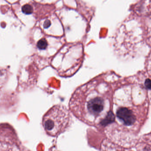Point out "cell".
Segmentation results:
<instances>
[{
  "mask_svg": "<svg viewBox=\"0 0 151 151\" xmlns=\"http://www.w3.org/2000/svg\"><path fill=\"white\" fill-rule=\"evenodd\" d=\"M22 12L25 14H30L33 12V9L31 6L27 4L22 7Z\"/></svg>",
  "mask_w": 151,
  "mask_h": 151,
  "instance_id": "obj_3",
  "label": "cell"
},
{
  "mask_svg": "<svg viewBox=\"0 0 151 151\" xmlns=\"http://www.w3.org/2000/svg\"><path fill=\"white\" fill-rule=\"evenodd\" d=\"M37 46L39 49L40 50H44L47 48V42L45 39H41L38 42Z\"/></svg>",
  "mask_w": 151,
  "mask_h": 151,
  "instance_id": "obj_4",
  "label": "cell"
},
{
  "mask_svg": "<svg viewBox=\"0 0 151 151\" xmlns=\"http://www.w3.org/2000/svg\"><path fill=\"white\" fill-rule=\"evenodd\" d=\"M72 123L70 111L62 105H56L50 108L42 118V126L46 134L57 137L64 133Z\"/></svg>",
  "mask_w": 151,
  "mask_h": 151,
  "instance_id": "obj_2",
  "label": "cell"
},
{
  "mask_svg": "<svg viewBox=\"0 0 151 151\" xmlns=\"http://www.w3.org/2000/svg\"><path fill=\"white\" fill-rule=\"evenodd\" d=\"M50 25V22L49 20H47L45 21V23H44V27L45 28H47L48 27H49Z\"/></svg>",
  "mask_w": 151,
  "mask_h": 151,
  "instance_id": "obj_6",
  "label": "cell"
},
{
  "mask_svg": "<svg viewBox=\"0 0 151 151\" xmlns=\"http://www.w3.org/2000/svg\"><path fill=\"white\" fill-rule=\"evenodd\" d=\"M145 87L147 89H151V80L150 79H146L145 81Z\"/></svg>",
  "mask_w": 151,
  "mask_h": 151,
  "instance_id": "obj_5",
  "label": "cell"
},
{
  "mask_svg": "<svg viewBox=\"0 0 151 151\" xmlns=\"http://www.w3.org/2000/svg\"><path fill=\"white\" fill-rule=\"evenodd\" d=\"M107 74H101L78 87L71 97L70 110L83 122L102 126L111 108V90Z\"/></svg>",
  "mask_w": 151,
  "mask_h": 151,
  "instance_id": "obj_1",
  "label": "cell"
}]
</instances>
